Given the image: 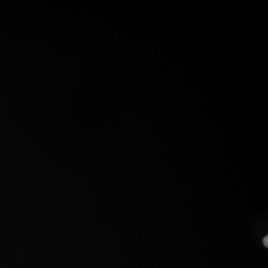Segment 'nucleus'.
I'll use <instances>...</instances> for the list:
<instances>
[{"instance_id": "nucleus-1", "label": "nucleus", "mask_w": 268, "mask_h": 268, "mask_svg": "<svg viewBox=\"0 0 268 268\" xmlns=\"http://www.w3.org/2000/svg\"><path fill=\"white\" fill-rule=\"evenodd\" d=\"M268 236H266V237H265V238H264V244H265V245L266 246V247H268Z\"/></svg>"}]
</instances>
